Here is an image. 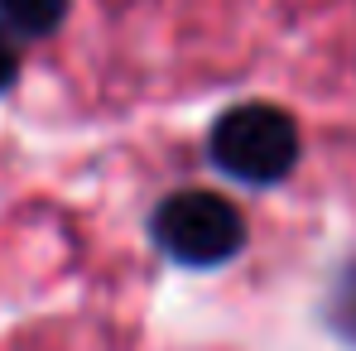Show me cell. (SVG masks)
Here are the masks:
<instances>
[{
	"label": "cell",
	"instance_id": "obj_1",
	"mask_svg": "<svg viewBox=\"0 0 356 351\" xmlns=\"http://www.w3.org/2000/svg\"><path fill=\"white\" fill-rule=\"evenodd\" d=\"M212 159L236 183L270 188V183L289 178V169L298 164V125L289 111H280L270 101L232 106L212 125Z\"/></svg>",
	"mask_w": 356,
	"mask_h": 351
},
{
	"label": "cell",
	"instance_id": "obj_2",
	"mask_svg": "<svg viewBox=\"0 0 356 351\" xmlns=\"http://www.w3.org/2000/svg\"><path fill=\"white\" fill-rule=\"evenodd\" d=\"M154 240L164 245V255L193 270H212L222 260H232L245 240L241 212L222 193H202V188H183L174 197L159 202L154 212Z\"/></svg>",
	"mask_w": 356,
	"mask_h": 351
},
{
	"label": "cell",
	"instance_id": "obj_3",
	"mask_svg": "<svg viewBox=\"0 0 356 351\" xmlns=\"http://www.w3.org/2000/svg\"><path fill=\"white\" fill-rule=\"evenodd\" d=\"M67 15V0H0V19L5 29L15 34H29V39H44L54 34Z\"/></svg>",
	"mask_w": 356,
	"mask_h": 351
},
{
	"label": "cell",
	"instance_id": "obj_4",
	"mask_svg": "<svg viewBox=\"0 0 356 351\" xmlns=\"http://www.w3.org/2000/svg\"><path fill=\"white\" fill-rule=\"evenodd\" d=\"M327 313H332V327H337V332L356 347V265H347V275L337 279Z\"/></svg>",
	"mask_w": 356,
	"mask_h": 351
},
{
	"label": "cell",
	"instance_id": "obj_5",
	"mask_svg": "<svg viewBox=\"0 0 356 351\" xmlns=\"http://www.w3.org/2000/svg\"><path fill=\"white\" fill-rule=\"evenodd\" d=\"M15 72H19V58H15V49H10V39H0V92L15 82Z\"/></svg>",
	"mask_w": 356,
	"mask_h": 351
}]
</instances>
